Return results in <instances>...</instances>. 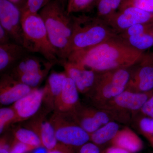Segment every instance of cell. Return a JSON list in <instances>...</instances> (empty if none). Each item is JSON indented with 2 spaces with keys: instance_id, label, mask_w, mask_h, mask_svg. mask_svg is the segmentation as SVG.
Instances as JSON below:
<instances>
[{
  "instance_id": "cell-36",
  "label": "cell",
  "mask_w": 153,
  "mask_h": 153,
  "mask_svg": "<svg viewBox=\"0 0 153 153\" xmlns=\"http://www.w3.org/2000/svg\"><path fill=\"white\" fill-rule=\"evenodd\" d=\"M13 142L10 141L7 137H1L0 139V153H10Z\"/></svg>"
},
{
  "instance_id": "cell-29",
  "label": "cell",
  "mask_w": 153,
  "mask_h": 153,
  "mask_svg": "<svg viewBox=\"0 0 153 153\" xmlns=\"http://www.w3.org/2000/svg\"><path fill=\"white\" fill-rule=\"evenodd\" d=\"M52 0H27L21 10L22 16L38 14L41 9Z\"/></svg>"
},
{
  "instance_id": "cell-9",
  "label": "cell",
  "mask_w": 153,
  "mask_h": 153,
  "mask_svg": "<svg viewBox=\"0 0 153 153\" xmlns=\"http://www.w3.org/2000/svg\"><path fill=\"white\" fill-rule=\"evenodd\" d=\"M126 90L142 93L153 91V51H146L139 61L131 67Z\"/></svg>"
},
{
  "instance_id": "cell-15",
  "label": "cell",
  "mask_w": 153,
  "mask_h": 153,
  "mask_svg": "<svg viewBox=\"0 0 153 153\" xmlns=\"http://www.w3.org/2000/svg\"><path fill=\"white\" fill-rule=\"evenodd\" d=\"M43 112L38 113L30 119L25 127L35 132L41 140L42 146L50 151L55 148L58 142L53 126L49 119L46 118L47 111Z\"/></svg>"
},
{
  "instance_id": "cell-18",
  "label": "cell",
  "mask_w": 153,
  "mask_h": 153,
  "mask_svg": "<svg viewBox=\"0 0 153 153\" xmlns=\"http://www.w3.org/2000/svg\"><path fill=\"white\" fill-rule=\"evenodd\" d=\"M30 53L25 47L14 42L0 45V72H7L17 62Z\"/></svg>"
},
{
  "instance_id": "cell-6",
  "label": "cell",
  "mask_w": 153,
  "mask_h": 153,
  "mask_svg": "<svg viewBox=\"0 0 153 153\" xmlns=\"http://www.w3.org/2000/svg\"><path fill=\"white\" fill-rule=\"evenodd\" d=\"M153 94V91L142 93L126 89L97 108L112 113L117 117L119 122L126 123L131 120L132 115L140 112L145 102Z\"/></svg>"
},
{
  "instance_id": "cell-21",
  "label": "cell",
  "mask_w": 153,
  "mask_h": 153,
  "mask_svg": "<svg viewBox=\"0 0 153 153\" xmlns=\"http://www.w3.org/2000/svg\"><path fill=\"white\" fill-rule=\"evenodd\" d=\"M120 130L118 123L109 122L90 134V141L99 146L110 142Z\"/></svg>"
},
{
  "instance_id": "cell-34",
  "label": "cell",
  "mask_w": 153,
  "mask_h": 153,
  "mask_svg": "<svg viewBox=\"0 0 153 153\" xmlns=\"http://www.w3.org/2000/svg\"><path fill=\"white\" fill-rule=\"evenodd\" d=\"M139 113L142 115L153 118V94L145 102Z\"/></svg>"
},
{
  "instance_id": "cell-13",
  "label": "cell",
  "mask_w": 153,
  "mask_h": 153,
  "mask_svg": "<svg viewBox=\"0 0 153 153\" xmlns=\"http://www.w3.org/2000/svg\"><path fill=\"white\" fill-rule=\"evenodd\" d=\"M43 88H33L30 93L12 105L16 123L30 120L39 111L43 102Z\"/></svg>"
},
{
  "instance_id": "cell-14",
  "label": "cell",
  "mask_w": 153,
  "mask_h": 153,
  "mask_svg": "<svg viewBox=\"0 0 153 153\" xmlns=\"http://www.w3.org/2000/svg\"><path fill=\"white\" fill-rule=\"evenodd\" d=\"M33 88L19 82L7 73L1 74L0 80L1 104L4 105H13L30 93Z\"/></svg>"
},
{
  "instance_id": "cell-22",
  "label": "cell",
  "mask_w": 153,
  "mask_h": 153,
  "mask_svg": "<svg viewBox=\"0 0 153 153\" xmlns=\"http://www.w3.org/2000/svg\"><path fill=\"white\" fill-rule=\"evenodd\" d=\"M57 63L56 62H52L47 67L39 71L21 74L13 78L32 88H37L47 77L51 68Z\"/></svg>"
},
{
  "instance_id": "cell-20",
  "label": "cell",
  "mask_w": 153,
  "mask_h": 153,
  "mask_svg": "<svg viewBox=\"0 0 153 153\" xmlns=\"http://www.w3.org/2000/svg\"><path fill=\"white\" fill-rule=\"evenodd\" d=\"M111 146L122 148L130 153H137L142 150V140L133 130L128 127L120 129L110 142Z\"/></svg>"
},
{
  "instance_id": "cell-17",
  "label": "cell",
  "mask_w": 153,
  "mask_h": 153,
  "mask_svg": "<svg viewBox=\"0 0 153 153\" xmlns=\"http://www.w3.org/2000/svg\"><path fill=\"white\" fill-rule=\"evenodd\" d=\"M67 76L65 71H52L47 77L43 88V102L47 110L54 111L55 102L62 91L64 79Z\"/></svg>"
},
{
  "instance_id": "cell-4",
  "label": "cell",
  "mask_w": 153,
  "mask_h": 153,
  "mask_svg": "<svg viewBox=\"0 0 153 153\" xmlns=\"http://www.w3.org/2000/svg\"><path fill=\"white\" fill-rule=\"evenodd\" d=\"M24 32L23 47L31 53H38L49 61L60 63L49 40L47 29L39 14L22 16Z\"/></svg>"
},
{
  "instance_id": "cell-35",
  "label": "cell",
  "mask_w": 153,
  "mask_h": 153,
  "mask_svg": "<svg viewBox=\"0 0 153 153\" xmlns=\"http://www.w3.org/2000/svg\"><path fill=\"white\" fill-rule=\"evenodd\" d=\"M74 149L72 147L58 143L55 148L49 151V153H76Z\"/></svg>"
},
{
  "instance_id": "cell-33",
  "label": "cell",
  "mask_w": 153,
  "mask_h": 153,
  "mask_svg": "<svg viewBox=\"0 0 153 153\" xmlns=\"http://www.w3.org/2000/svg\"><path fill=\"white\" fill-rule=\"evenodd\" d=\"M76 149V153H101L99 146L91 142L84 144Z\"/></svg>"
},
{
  "instance_id": "cell-1",
  "label": "cell",
  "mask_w": 153,
  "mask_h": 153,
  "mask_svg": "<svg viewBox=\"0 0 153 153\" xmlns=\"http://www.w3.org/2000/svg\"><path fill=\"white\" fill-rule=\"evenodd\" d=\"M145 52L131 47L117 35L96 46L72 52L65 60L102 72L131 68Z\"/></svg>"
},
{
  "instance_id": "cell-37",
  "label": "cell",
  "mask_w": 153,
  "mask_h": 153,
  "mask_svg": "<svg viewBox=\"0 0 153 153\" xmlns=\"http://www.w3.org/2000/svg\"><path fill=\"white\" fill-rule=\"evenodd\" d=\"M13 42L9 33L0 26V45H4Z\"/></svg>"
},
{
  "instance_id": "cell-40",
  "label": "cell",
  "mask_w": 153,
  "mask_h": 153,
  "mask_svg": "<svg viewBox=\"0 0 153 153\" xmlns=\"http://www.w3.org/2000/svg\"><path fill=\"white\" fill-rule=\"evenodd\" d=\"M32 152V153H49V151L43 146H41L39 147L36 148Z\"/></svg>"
},
{
  "instance_id": "cell-7",
  "label": "cell",
  "mask_w": 153,
  "mask_h": 153,
  "mask_svg": "<svg viewBox=\"0 0 153 153\" xmlns=\"http://www.w3.org/2000/svg\"><path fill=\"white\" fill-rule=\"evenodd\" d=\"M53 112L49 120L58 143L76 149L90 141V134L75 122L71 114Z\"/></svg>"
},
{
  "instance_id": "cell-32",
  "label": "cell",
  "mask_w": 153,
  "mask_h": 153,
  "mask_svg": "<svg viewBox=\"0 0 153 153\" xmlns=\"http://www.w3.org/2000/svg\"><path fill=\"white\" fill-rule=\"evenodd\" d=\"M34 148L19 142L13 139L12 143L10 153H26L32 152L35 149Z\"/></svg>"
},
{
  "instance_id": "cell-2",
  "label": "cell",
  "mask_w": 153,
  "mask_h": 153,
  "mask_svg": "<svg viewBox=\"0 0 153 153\" xmlns=\"http://www.w3.org/2000/svg\"><path fill=\"white\" fill-rule=\"evenodd\" d=\"M50 42L60 61L65 60L72 33L71 15L59 0H52L39 11Z\"/></svg>"
},
{
  "instance_id": "cell-27",
  "label": "cell",
  "mask_w": 153,
  "mask_h": 153,
  "mask_svg": "<svg viewBox=\"0 0 153 153\" xmlns=\"http://www.w3.org/2000/svg\"><path fill=\"white\" fill-rule=\"evenodd\" d=\"M97 0H68L66 10L69 15L75 13H85L95 7Z\"/></svg>"
},
{
  "instance_id": "cell-24",
  "label": "cell",
  "mask_w": 153,
  "mask_h": 153,
  "mask_svg": "<svg viewBox=\"0 0 153 153\" xmlns=\"http://www.w3.org/2000/svg\"><path fill=\"white\" fill-rule=\"evenodd\" d=\"M13 139L34 149L42 146L39 137L33 130L26 127H19L13 132Z\"/></svg>"
},
{
  "instance_id": "cell-3",
  "label": "cell",
  "mask_w": 153,
  "mask_h": 153,
  "mask_svg": "<svg viewBox=\"0 0 153 153\" xmlns=\"http://www.w3.org/2000/svg\"><path fill=\"white\" fill-rule=\"evenodd\" d=\"M71 16L72 35L65 60L72 52L96 46L117 35L104 19L97 16L83 14Z\"/></svg>"
},
{
  "instance_id": "cell-39",
  "label": "cell",
  "mask_w": 153,
  "mask_h": 153,
  "mask_svg": "<svg viewBox=\"0 0 153 153\" xmlns=\"http://www.w3.org/2000/svg\"><path fill=\"white\" fill-rule=\"evenodd\" d=\"M17 6L20 10H22L26 4L27 0H8Z\"/></svg>"
},
{
  "instance_id": "cell-38",
  "label": "cell",
  "mask_w": 153,
  "mask_h": 153,
  "mask_svg": "<svg viewBox=\"0 0 153 153\" xmlns=\"http://www.w3.org/2000/svg\"><path fill=\"white\" fill-rule=\"evenodd\" d=\"M102 153H130L126 150L122 148L111 146L110 147L108 148Z\"/></svg>"
},
{
  "instance_id": "cell-12",
  "label": "cell",
  "mask_w": 153,
  "mask_h": 153,
  "mask_svg": "<svg viewBox=\"0 0 153 153\" xmlns=\"http://www.w3.org/2000/svg\"><path fill=\"white\" fill-rule=\"evenodd\" d=\"M59 64L67 76L74 81L79 93L86 95L94 86L99 72L67 60H61Z\"/></svg>"
},
{
  "instance_id": "cell-11",
  "label": "cell",
  "mask_w": 153,
  "mask_h": 153,
  "mask_svg": "<svg viewBox=\"0 0 153 153\" xmlns=\"http://www.w3.org/2000/svg\"><path fill=\"white\" fill-rule=\"evenodd\" d=\"M0 26L9 33L13 42L23 46L22 12L8 0H0Z\"/></svg>"
},
{
  "instance_id": "cell-8",
  "label": "cell",
  "mask_w": 153,
  "mask_h": 153,
  "mask_svg": "<svg viewBox=\"0 0 153 153\" xmlns=\"http://www.w3.org/2000/svg\"><path fill=\"white\" fill-rule=\"evenodd\" d=\"M70 114L75 122L90 134L109 122H118L112 113L92 105L81 104Z\"/></svg>"
},
{
  "instance_id": "cell-26",
  "label": "cell",
  "mask_w": 153,
  "mask_h": 153,
  "mask_svg": "<svg viewBox=\"0 0 153 153\" xmlns=\"http://www.w3.org/2000/svg\"><path fill=\"white\" fill-rule=\"evenodd\" d=\"M137 119L136 126L139 131L153 148V118L141 115Z\"/></svg>"
},
{
  "instance_id": "cell-25",
  "label": "cell",
  "mask_w": 153,
  "mask_h": 153,
  "mask_svg": "<svg viewBox=\"0 0 153 153\" xmlns=\"http://www.w3.org/2000/svg\"><path fill=\"white\" fill-rule=\"evenodd\" d=\"M122 0H97L95 7L97 16L103 19L112 16L118 11Z\"/></svg>"
},
{
  "instance_id": "cell-19",
  "label": "cell",
  "mask_w": 153,
  "mask_h": 153,
  "mask_svg": "<svg viewBox=\"0 0 153 153\" xmlns=\"http://www.w3.org/2000/svg\"><path fill=\"white\" fill-rule=\"evenodd\" d=\"M49 61L45 58L39 57L29 53L22 57L13 67L6 73L12 77H17L21 74L36 72L43 69L50 64Z\"/></svg>"
},
{
  "instance_id": "cell-28",
  "label": "cell",
  "mask_w": 153,
  "mask_h": 153,
  "mask_svg": "<svg viewBox=\"0 0 153 153\" xmlns=\"http://www.w3.org/2000/svg\"><path fill=\"white\" fill-rule=\"evenodd\" d=\"M16 113L12 106L5 107L0 109V134H2L10 125L16 123Z\"/></svg>"
},
{
  "instance_id": "cell-23",
  "label": "cell",
  "mask_w": 153,
  "mask_h": 153,
  "mask_svg": "<svg viewBox=\"0 0 153 153\" xmlns=\"http://www.w3.org/2000/svg\"><path fill=\"white\" fill-rule=\"evenodd\" d=\"M120 38L133 48L145 52L153 47V28L139 35Z\"/></svg>"
},
{
  "instance_id": "cell-10",
  "label": "cell",
  "mask_w": 153,
  "mask_h": 153,
  "mask_svg": "<svg viewBox=\"0 0 153 153\" xmlns=\"http://www.w3.org/2000/svg\"><path fill=\"white\" fill-rule=\"evenodd\" d=\"M104 20L118 34L133 25L153 23V13L135 7H128L119 10Z\"/></svg>"
},
{
  "instance_id": "cell-31",
  "label": "cell",
  "mask_w": 153,
  "mask_h": 153,
  "mask_svg": "<svg viewBox=\"0 0 153 153\" xmlns=\"http://www.w3.org/2000/svg\"><path fill=\"white\" fill-rule=\"evenodd\" d=\"M153 28V23L137 24L133 25L117 34L120 38L139 35Z\"/></svg>"
},
{
  "instance_id": "cell-30",
  "label": "cell",
  "mask_w": 153,
  "mask_h": 153,
  "mask_svg": "<svg viewBox=\"0 0 153 153\" xmlns=\"http://www.w3.org/2000/svg\"><path fill=\"white\" fill-rule=\"evenodd\" d=\"M128 7H135L153 13V0H122L119 10Z\"/></svg>"
},
{
  "instance_id": "cell-5",
  "label": "cell",
  "mask_w": 153,
  "mask_h": 153,
  "mask_svg": "<svg viewBox=\"0 0 153 153\" xmlns=\"http://www.w3.org/2000/svg\"><path fill=\"white\" fill-rule=\"evenodd\" d=\"M131 68L99 72L94 86L86 94L92 106L97 107L126 90Z\"/></svg>"
},
{
  "instance_id": "cell-16",
  "label": "cell",
  "mask_w": 153,
  "mask_h": 153,
  "mask_svg": "<svg viewBox=\"0 0 153 153\" xmlns=\"http://www.w3.org/2000/svg\"><path fill=\"white\" fill-rule=\"evenodd\" d=\"M79 94L74 81L66 76L62 91L55 102L53 111L68 113L73 112L81 104Z\"/></svg>"
},
{
  "instance_id": "cell-41",
  "label": "cell",
  "mask_w": 153,
  "mask_h": 153,
  "mask_svg": "<svg viewBox=\"0 0 153 153\" xmlns=\"http://www.w3.org/2000/svg\"><path fill=\"white\" fill-rule=\"evenodd\" d=\"M59 1L65 6V5H66V2H68V0H59Z\"/></svg>"
},
{
  "instance_id": "cell-42",
  "label": "cell",
  "mask_w": 153,
  "mask_h": 153,
  "mask_svg": "<svg viewBox=\"0 0 153 153\" xmlns=\"http://www.w3.org/2000/svg\"></svg>"
}]
</instances>
